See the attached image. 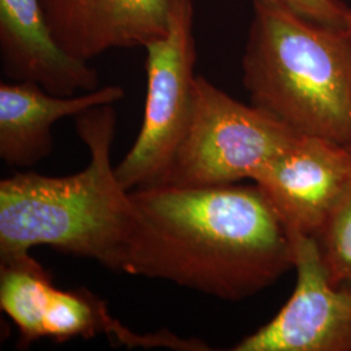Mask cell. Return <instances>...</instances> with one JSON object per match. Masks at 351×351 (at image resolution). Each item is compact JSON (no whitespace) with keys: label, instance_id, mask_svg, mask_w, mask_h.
I'll list each match as a JSON object with an SVG mask.
<instances>
[{"label":"cell","instance_id":"6da1fadb","mask_svg":"<svg viewBox=\"0 0 351 351\" xmlns=\"http://www.w3.org/2000/svg\"><path fill=\"white\" fill-rule=\"evenodd\" d=\"M130 194L136 215L121 272L237 302L294 268L288 228L256 185L164 184Z\"/></svg>","mask_w":351,"mask_h":351},{"label":"cell","instance_id":"7a4b0ae2","mask_svg":"<svg viewBox=\"0 0 351 351\" xmlns=\"http://www.w3.org/2000/svg\"><path fill=\"white\" fill-rule=\"evenodd\" d=\"M75 120L90 154L82 171L65 177L21 172L0 181V261L49 246L120 271L136 210L111 162L116 112L103 104Z\"/></svg>","mask_w":351,"mask_h":351},{"label":"cell","instance_id":"3957f363","mask_svg":"<svg viewBox=\"0 0 351 351\" xmlns=\"http://www.w3.org/2000/svg\"><path fill=\"white\" fill-rule=\"evenodd\" d=\"M242 81L252 106L294 132L351 147V27L254 0Z\"/></svg>","mask_w":351,"mask_h":351},{"label":"cell","instance_id":"277c9868","mask_svg":"<svg viewBox=\"0 0 351 351\" xmlns=\"http://www.w3.org/2000/svg\"><path fill=\"white\" fill-rule=\"evenodd\" d=\"M298 136L272 114L236 101L206 77L197 75L188 133L165 184L211 188L246 178L254 181Z\"/></svg>","mask_w":351,"mask_h":351},{"label":"cell","instance_id":"5b68a950","mask_svg":"<svg viewBox=\"0 0 351 351\" xmlns=\"http://www.w3.org/2000/svg\"><path fill=\"white\" fill-rule=\"evenodd\" d=\"M146 103L137 139L116 175L128 191L165 184L188 133L197 75L194 1L175 0L169 30L146 47Z\"/></svg>","mask_w":351,"mask_h":351},{"label":"cell","instance_id":"8992f818","mask_svg":"<svg viewBox=\"0 0 351 351\" xmlns=\"http://www.w3.org/2000/svg\"><path fill=\"white\" fill-rule=\"evenodd\" d=\"M295 288L280 313L234 351H351V288L330 282L314 237L289 232Z\"/></svg>","mask_w":351,"mask_h":351},{"label":"cell","instance_id":"52a82bcc","mask_svg":"<svg viewBox=\"0 0 351 351\" xmlns=\"http://www.w3.org/2000/svg\"><path fill=\"white\" fill-rule=\"evenodd\" d=\"M254 182L289 232L316 239L351 188V147L300 134Z\"/></svg>","mask_w":351,"mask_h":351},{"label":"cell","instance_id":"ba28073f","mask_svg":"<svg viewBox=\"0 0 351 351\" xmlns=\"http://www.w3.org/2000/svg\"><path fill=\"white\" fill-rule=\"evenodd\" d=\"M175 0H40L66 53L90 62L114 49L146 47L164 37Z\"/></svg>","mask_w":351,"mask_h":351},{"label":"cell","instance_id":"9c48e42d","mask_svg":"<svg viewBox=\"0 0 351 351\" xmlns=\"http://www.w3.org/2000/svg\"><path fill=\"white\" fill-rule=\"evenodd\" d=\"M0 62L10 80L34 82L53 95L101 88L97 69L56 42L40 0H0Z\"/></svg>","mask_w":351,"mask_h":351},{"label":"cell","instance_id":"30bf717a","mask_svg":"<svg viewBox=\"0 0 351 351\" xmlns=\"http://www.w3.org/2000/svg\"><path fill=\"white\" fill-rule=\"evenodd\" d=\"M121 86L108 85L59 97L29 81L0 84V158L19 168L32 167L50 155L52 126L65 117H75L88 108L123 99Z\"/></svg>","mask_w":351,"mask_h":351},{"label":"cell","instance_id":"8fae6325","mask_svg":"<svg viewBox=\"0 0 351 351\" xmlns=\"http://www.w3.org/2000/svg\"><path fill=\"white\" fill-rule=\"evenodd\" d=\"M43 329L45 337L56 342L75 337L91 339L104 333L129 348H168L180 351H201L204 348L199 339H181L168 330L138 335L114 320L107 304L85 289L62 290L53 287Z\"/></svg>","mask_w":351,"mask_h":351},{"label":"cell","instance_id":"7c38bea8","mask_svg":"<svg viewBox=\"0 0 351 351\" xmlns=\"http://www.w3.org/2000/svg\"><path fill=\"white\" fill-rule=\"evenodd\" d=\"M53 287L50 274L30 254L0 261V307L25 346L45 337L43 320Z\"/></svg>","mask_w":351,"mask_h":351},{"label":"cell","instance_id":"4fadbf2b","mask_svg":"<svg viewBox=\"0 0 351 351\" xmlns=\"http://www.w3.org/2000/svg\"><path fill=\"white\" fill-rule=\"evenodd\" d=\"M315 239L330 282L351 288V188Z\"/></svg>","mask_w":351,"mask_h":351},{"label":"cell","instance_id":"5bb4252c","mask_svg":"<svg viewBox=\"0 0 351 351\" xmlns=\"http://www.w3.org/2000/svg\"><path fill=\"white\" fill-rule=\"evenodd\" d=\"M315 23L350 27V8L342 0H265Z\"/></svg>","mask_w":351,"mask_h":351},{"label":"cell","instance_id":"9a60e30c","mask_svg":"<svg viewBox=\"0 0 351 351\" xmlns=\"http://www.w3.org/2000/svg\"><path fill=\"white\" fill-rule=\"evenodd\" d=\"M350 27H351V8H350Z\"/></svg>","mask_w":351,"mask_h":351}]
</instances>
